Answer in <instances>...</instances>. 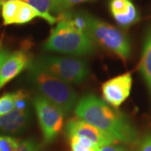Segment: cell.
<instances>
[{
	"label": "cell",
	"instance_id": "6da1fadb",
	"mask_svg": "<svg viewBox=\"0 0 151 151\" xmlns=\"http://www.w3.org/2000/svg\"><path fill=\"white\" fill-rule=\"evenodd\" d=\"M75 113L81 120L107 132L119 142L134 145L139 134L124 114L108 106L93 94H87L77 102Z\"/></svg>",
	"mask_w": 151,
	"mask_h": 151
},
{
	"label": "cell",
	"instance_id": "7a4b0ae2",
	"mask_svg": "<svg viewBox=\"0 0 151 151\" xmlns=\"http://www.w3.org/2000/svg\"><path fill=\"white\" fill-rule=\"evenodd\" d=\"M28 78L40 96L60 108L65 114L76 108L78 96L70 84L41 69L33 60L28 66Z\"/></svg>",
	"mask_w": 151,
	"mask_h": 151
},
{
	"label": "cell",
	"instance_id": "3957f363",
	"mask_svg": "<svg viewBox=\"0 0 151 151\" xmlns=\"http://www.w3.org/2000/svg\"><path fill=\"white\" fill-rule=\"evenodd\" d=\"M47 51L83 56L92 54L96 50V43L88 34L78 31L62 19H57L56 26L44 44Z\"/></svg>",
	"mask_w": 151,
	"mask_h": 151
},
{
	"label": "cell",
	"instance_id": "277c9868",
	"mask_svg": "<svg viewBox=\"0 0 151 151\" xmlns=\"http://www.w3.org/2000/svg\"><path fill=\"white\" fill-rule=\"evenodd\" d=\"M33 61L41 69L69 84L82 83L90 76L87 63L78 57L41 55Z\"/></svg>",
	"mask_w": 151,
	"mask_h": 151
},
{
	"label": "cell",
	"instance_id": "5b68a950",
	"mask_svg": "<svg viewBox=\"0 0 151 151\" xmlns=\"http://www.w3.org/2000/svg\"><path fill=\"white\" fill-rule=\"evenodd\" d=\"M87 34L92 40L127 60L131 53L129 37L122 30L87 13Z\"/></svg>",
	"mask_w": 151,
	"mask_h": 151
},
{
	"label": "cell",
	"instance_id": "8992f818",
	"mask_svg": "<svg viewBox=\"0 0 151 151\" xmlns=\"http://www.w3.org/2000/svg\"><path fill=\"white\" fill-rule=\"evenodd\" d=\"M33 105L42 131L44 142L45 144L54 142L62 130L65 113L40 95L35 97Z\"/></svg>",
	"mask_w": 151,
	"mask_h": 151
},
{
	"label": "cell",
	"instance_id": "52a82bcc",
	"mask_svg": "<svg viewBox=\"0 0 151 151\" xmlns=\"http://www.w3.org/2000/svg\"><path fill=\"white\" fill-rule=\"evenodd\" d=\"M65 132L69 138L76 136L84 139L95 150L103 146L115 145L118 142L113 135L80 119L69 120L65 125Z\"/></svg>",
	"mask_w": 151,
	"mask_h": 151
},
{
	"label": "cell",
	"instance_id": "ba28073f",
	"mask_svg": "<svg viewBox=\"0 0 151 151\" xmlns=\"http://www.w3.org/2000/svg\"><path fill=\"white\" fill-rule=\"evenodd\" d=\"M133 79L130 73L118 76L104 82L102 93L105 102L118 108L129 97L132 88Z\"/></svg>",
	"mask_w": 151,
	"mask_h": 151
},
{
	"label": "cell",
	"instance_id": "9c48e42d",
	"mask_svg": "<svg viewBox=\"0 0 151 151\" xmlns=\"http://www.w3.org/2000/svg\"><path fill=\"white\" fill-rule=\"evenodd\" d=\"M31 61V55L24 50H19L9 55L0 71V88L28 68Z\"/></svg>",
	"mask_w": 151,
	"mask_h": 151
},
{
	"label": "cell",
	"instance_id": "30bf717a",
	"mask_svg": "<svg viewBox=\"0 0 151 151\" xmlns=\"http://www.w3.org/2000/svg\"><path fill=\"white\" fill-rule=\"evenodd\" d=\"M32 122L31 109L20 110L14 108L12 112L0 117V133L14 135L27 129Z\"/></svg>",
	"mask_w": 151,
	"mask_h": 151
},
{
	"label": "cell",
	"instance_id": "8fae6325",
	"mask_svg": "<svg viewBox=\"0 0 151 151\" xmlns=\"http://www.w3.org/2000/svg\"><path fill=\"white\" fill-rule=\"evenodd\" d=\"M109 9L119 26L129 27L139 20V14L130 0H110Z\"/></svg>",
	"mask_w": 151,
	"mask_h": 151
},
{
	"label": "cell",
	"instance_id": "7c38bea8",
	"mask_svg": "<svg viewBox=\"0 0 151 151\" xmlns=\"http://www.w3.org/2000/svg\"><path fill=\"white\" fill-rule=\"evenodd\" d=\"M37 17L45 19L50 24H54L57 23V17L47 16L40 13V11H38L35 8L29 5L27 3L22 0L19 1V8H18L14 24H24Z\"/></svg>",
	"mask_w": 151,
	"mask_h": 151
},
{
	"label": "cell",
	"instance_id": "4fadbf2b",
	"mask_svg": "<svg viewBox=\"0 0 151 151\" xmlns=\"http://www.w3.org/2000/svg\"><path fill=\"white\" fill-rule=\"evenodd\" d=\"M139 70L148 86L151 97V26L148 29L145 39Z\"/></svg>",
	"mask_w": 151,
	"mask_h": 151
},
{
	"label": "cell",
	"instance_id": "5bb4252c",
	"mask_svg": "<svg viewBox=\"0 0 151 151\" xmlns=\"http://www.w3.org/2000/svg\"><path fill=\"white\" fill-rule=\"evenodd\" d=\"M19 0L5 2L1 4V14L4 25L14 24L19 8Z\"/></svg>",
	"mask_w": 151,
	"mask_h": 151
},
{
	"label": "cell",
	"instance_id": "9a60e30c",
	"mask_svg": "<svg viewBox=\"0 0 151 151\" xmlns=\"http://www.w3.org/2000/svg\"><path fill=\"white\" fill-rule=\"evenodd\" d=\"M22 1L33 6L38 11H40V13L47 16H54L52 15L54 0H22Z\"/></svg>",
	"mask_w": 151,
	"mask_h": 151
},
{
	"label": "cell",
	"instance_id": "2e32d148",
	"mask_svg": "<svg viewBox=\"0 0 151 151\" xmlns=\"http://www.w3.org/2000/svg\"><path fill=\"white\" fill-rule=\"evenodd\" d=\"M16 93H6L0 97V117L12 112L15 108Z\"/></svg>",
	"mask_w": 151,
	"mask_h": 151
},
{
	"label": "cell",
	"instance_id": "e0dca14e",
	"mask_svg": "<svg viewBox=\"0 0 151 151\" xmlns=\"http://www.w3.org/2000/svg\"><path fill=\"white\" fill-rule=\"evenodd\" d=\"M87 1H92V0H54L52 15L54 14L60 15V14L64 13L65 11L70 10V8H72L76 4L87 2Z\"/></svg>",
	"mask_w": 151,
	"mask_h": 151
},
{
	"label": "cell",
	"instance_id": "ac0fdd59",
	"mask_svg": "<svg viewBox=\"0 0 151 151\" xmlns=\"http://www.w3.org/2000/svg\"><path fill=\"white\" fill-rule=\"evenodd\" d=\"M19 143V141L11 136H0V151H16Z\"/></svg>",
	"mask_w": 151,
	"mask_h": 151
},
{
	"label": "cell",
	"instance_id": "d6986e66",
	"mask_svg": "<svg viewBox=\"0 0 151 151\" xmlns=\"http://www.w3.org/2000/svg\"><path fill=\"white\" fill-rule=\"evenodd\" d=\"M16 151H41V146L33 139L19 141Z\"/></svg>",
	"mask_w": 151,
	"mask_h": 151
},
{
	"label": "cell",
	"instance_id": "ffe728a7",
	"mask_svg": "<svg viewBox=\"0 0 151 151\" xmlns=\"http://www.w3.org/2000/svg\"><path fill=\"white\" fill-rule=\"evenodd\" d=\"M70 142L71 151H97L95 149L85 145L76 136L70 137Z\"/></svg>",
	"mask_w": 151,
	"mask_h": 151
},
{
	"label": "cell",
	"instance_id": "44dd1931",
	"mask_svg": "<svg viewBox=\"0 0 151 151\" xmlns=\"http://www.w3.org/2000/svg\"><path fill=\"white\" fill-rule=\"evenodd\" d=\"M139 151H151V133L139 140Z\"/></svg>",
	"mask_w": 151,
	"mask_h": 151
},
{
	"label": "cell",
	"instance_id": "7402d4cb",
	"mask_svg": "<svg viewBox=\"0 0 151 151\" xmlns=\"http://www.w3.org/2000/svg\"><path fill=\"white\" fill-rule=\"evenodd\" d=\"M97 151H129V150L125 149L124 147L119 145H106L97 148L96 149Z\"/></svg>",
	"mask_w": 151,
	"mask_h": 151
},
{
	"label": "cell",
	"instance_id": "603a6c76",
	"mask_svg": "<svg viewBox=\"0 0 151 151\" xmlns=\"http://www.w3.org/2000/svg\"><path fill=\"white\" fill-rule=\"evenodd\" d=\"M9 52L5 50V49L0 48V71H1V68H2V65L4 64V60H6V58L9 56Z\"/></svg>",
	"mask_w": 151,
	"mask_h": 151
},
{
	"label": "cell",
	"instance_id": "cb8c5ba5",
	"mask_svg": "<svg viewBox=\"0 0 151 151\" xmlns=\"http://www.w3.org/2000/svg\"><path fill=\"white\" fill-rule=\"evenodd\" d=\"M1 1V4L3 3H5V2H10V1H16V0H0Z\"/></svg>",
	"mask_w": 151,
	"mask_h": 151
},
{
	"label": "cell",
	"instance_id": "d4e9b609",
	"mask_svg": "<svg viewBox=\"0 0 151 151\" xmlns=\"http://www.w3.org/2000/svg\"><path fill=\"white\" fill-rule=\"evenodd\" d=\"M0 9H1V1H0Z\"/></svg>",
	"mask_w": 151,
	"mask_h": 151
}]
</instances>
